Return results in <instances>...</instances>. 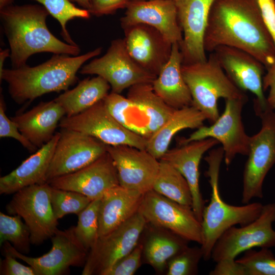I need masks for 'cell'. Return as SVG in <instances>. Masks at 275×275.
Masks as SVG:
<instances>
[{
	"mask_svg": "<svg viewBox=\"0 0 275 275\" xmlns=\"http://www.w3.org/2000/svg\"><path fill=\"white\" fill-rule=\"evenodd\" d=\"M205 51L220 46L244 50L268 69L275 62V44L263 20L258 0H214L204 40Z\"/></svg>",
	"mask_w": 275,
	"mask_h": 275,
	"instance_id": "1",
	"label": "cell"
},
{
	"mask_svg": "<svg viewBox=\"0 0 275 275\" xmlns=\"http://www.w3.org/2000/svg\"><path fill=\"white\" fill-rule=\"evenodd\" d=\"M48 12L42 5H9L0 9V17L10 50L12 68L26 65L30 57L39 52L78 56L79 46L64 43L49 30Z\"/></svg>",
	"mask_w": 275,
	"mask_h": 275,
	"instance_id": "2",
	"label": "cell"
},
{
	"mask_svg": "<svg viewBox=\"0 0 275 275\" xmlns=\"http://www.w3.org/2000/svg\"><path fill=\"white\" fill-rule=\"evenodd\" d=\"M101 51L102 48L98 47L80 56L54 54L36 66L26 65L18 68L4 69L0 74L1 81L4 80L8 83L9 93L15 102H31L44 94L68 90L77 81L76 73L82 65Z\"/></svg>",
	"mask_w": 275,
	"mask_h": 275,
	"instance_id": "3",
	"label": "cell"
},
{
	"mask_svg": "<svg viewBox=\"0 0 275 275\" xmlns=\"http://www.w3.org/2000/svg\"><path fill=\"white\" fill-rule=\"evenodd\" d=\"M222 147L209 151L204 158L208 165L206 175L209 178L211 197L202 213L201 226L203 259H211L213 248L221 236L236 225L243 226L255 220L261 214L263 205L259 202L234 206L226 203L220 195L218 179L219 170L224 159Z\"/></svg>",
	"mask_w": 275,
	"mask_h": 275,
	"instance_id": "4",
	"label": "cell"
},
{
	"mask_svg": "<svg viewBox=\"0 0 275 275\" xmlns=\"http://www.w3.org/2000/svg\"><path fill=\"white\" fill-rule=\"evenodd\" d=\"M107 110L120 123L148 139L174 112L154 92L152 84L129 88L127 97L109 93L103 100Z\"/></svg>",
	"mask_w": 275,
	"mask_h": 275,
	"instance_id": "5",
	"label": "cell"
},
{
	"mask_svg": "<svg viewBox=\"0 0 275 275\" xmlns=\"http://www.w3.org/2000/svg\"><path fill=\"white\" fill-rule=\"evenodd\" d=\"M181 72L191 95L192 105L211 124L219 116L217 107L219 98H248L228 77L213 52L204 62L182 64Z\"/></svg>",
	"mask_w": 275,
	"mask_h": 275,
	"instance_id": "6",
	"label": "cell"
},
{
	"mask_svg": "<svg viewBox=\"0 0 275 275\" xmlns=\"http://www.w3.org/2000/svg\"><path fill=\"white\" fill-rule=\"evenodd\" d=\"M260 130L250 138L249 151L243 173L241 202L262 198L265 178L275 163V111L268 108L256 114Z\"/></svg>",
	"mask_w": 275,
	"mask_h": 275,
	"instance_id": "7",
	"label": "cell"
},
{
	"mask_svg": "<svg viewBox=\"0 0 275 275\" xmlns=\"http://www.w3.org/2000/svg\"><path fill=\"white\" fill-rule=\"evenodd\" d=\"M48 183L24 187L14 194L6 206L10 215H19L29 227L32 244L40 245L59 230L51 204Z\"/></svg>",
	"mask_w": 275,
	"mask_h": 275,
	"instance_id": "8",
	"label": "cell"
},
{
	"mask_svg": "<svg viewBox=\"0 0 275 275\" xmlns=\"http://www.w3.org/2000/svg\"><path fill=\"white\" fill-rule=\"evenodd\" d=\"M79 72L102 77L110 85L111 92L118 94L137 84H152L157 77L132 59L124 38L113 40L104 55L82 66Z\"/></svg>",
	"mask_w": 275,
	"mask_h": 275,
	"instance_id": "9",
	"label": "cell"
},
{
	"mask_svg": "<svg viewBox=\"0 0 275 275\" xmlns=\"http://www.w3.org/2000/svg\"><path fill=\"white\" fill-rule=\"evenodd\" d=\"M59 126L93 136L107 145H125L146 150L148 139L120 123L103 100L78 115L64 117Z\"/></svg>",
	"mask_w": 275,
	"mask_h": 275,
	"instance_id": "10",
	"label": "cell"
},
{
	"mask_svg": "<svg viewBox=\"0 0 275 275\" xmlns=\"http://www.w3.org/2000/svg\"><path fill=\"white\" fill-rule=\"evenodd\" d=\"M147 224L138 211L126 222L97 239L88 252L82 275H103L138 244Z\"/></svg>",
	"mask_w": 275,
	"mask_h": 275,
	"instance_id": "11",
	"label": "cell"
},
{
	"mask_svg": "<svg viewBox=\"0 0 275 275\" xmlns=\"http://www.w3.org/2000/svg\"><path fill=\"white\" fill-rule=\"evenodd\" d=\"M139 211L146 222L189 241L202 243L201 222L191 207L181 204L152 189L144 194Z\"/></svg>",
	"mask_w": 275,
	"mask_h": 275,
	"instance_id": "12",
	"label": "cell"
},
{
	"mask_svg": "<svg viewBox=\"0 0 275 275\" xmlns=\"http://www.w3.org/2000/svg\"><path fill=\"white\" fill-rule=\"evenodd\" d=\"M248 98L226 99L223 114L209 126L199 128L187 138H181L179 145L206 138H213L221 143L224 159L229 167L237 154L248 155L250 136L245 132L242 121V110Z\"/></svg>",
	"mask_w": 275,
	"mask_h": 275,
	"instance_id": "13",
	"label": "cell"
},
{
	"mask_svg": "<svg viewBox=\"0 0 275 275\" xmlns=\"http://www.w3.org/2000/svg\"><path fill=\"white\" fill-rule=\"evenodd\" d=\"M275 203L263 205L260 215L240 227L227 230L215 243L211 259L216 262L227 258L236 259L240 254L256 247H275Z\"/></svg>",
	"mask_w": 275,
	"mask_h": 275,
	"instance_id": "14",
	"label": "cell"
},
{
	"mask_svg": "<svg viewBox=\"0 0 275 275\" xmlns=\"http://www.w3.org/2000/svg\"><path fill=\"white\" fill-rule=\"evenodd\" d=\"M74 228L72 226L63 231L58 230L50 238L51 250L42 256H26L8 241L2 245V253L23 261L35 269L37 275L63 274L71 266H84L88 254L76 238Z\"/></svg>",
	"mask_w": 275,
	"mask_h": 275,
	"instance_id": "15",
	"label": "cell"
},
{
	"mask_svg": "<svg viewBox=\"0 0 275 275\" xmlns=\"http://www.w3.org/2000/svg\"><path fill=\"white\" fill-rule=\"evenodd\" d=\"M47 171L46 182L77 171L107 152V145L86 134L61 128Z\"/></svg>",
	"mask_w": 275,
	"mask_h": 275,
	"instance_id": "16",
	"label": "cell"
},
{
	"mask_svg": "<svg viewBox=\"0 0 275 275\" xmlns=\"http://www.w3.org/2000/svg\"><path fill=\"white\" fill-rule=\"evenodd\" d=\"M213 52L233 83L240 90L249 91L256 96L254 100L256 114L268 108L263 88L264 66L250 53L237 48L220 46Z\"/></svg>",
	"mask_w": 275,
	"mask_h": 275,
	"instance_id": "17",
	"label": "cell"
},
{
	"mask_svg": "<svg viewBox=\"0 0 275 275\" xmlns=\"http://www.w3.org/2000/svg\"><path fill=\"white\" fill-rule=\"evenodd\" d=\"M116 166L119 185L143 194L151 190L157 175L159 160L146 149L128 145H107Z\"/></svg>",
	"mask_w": 275,
	"mask_h": 275,
	"instance_id": "18",
	"label": "cell"
},
{
	"mask_svg": "<svg viewBox=\"0 0 275 275\" xmlns=\"http://www.w3.org/2000/svg\"><path fill=\"white\" fill-rule=\"evenodd\" d=\"M183 34L179 45L182 64L205 61L203 40L209 14L214 0H173Z\"/></svg>",
	"mask_w": 275,
	"mask_h": 275,
	"instance_id": "19",
	"label": "cell"
},
{
	"mask_svg": "<svg viewBox=\"0 0 275 275\" xmlns=\"http://www.w3.org/2000/svg\"><path fill=\"white\" fill-rule=\"evenodd\" d=\"M48 183L53 188L76 191L92 200L100 199L107 190L119 185L116 166L107 151L87 166Z\"/></svg>",
	"mask_w": 275,
	"mask_h": 275,
	"instance_id": "20",
	"label": "cell"
},
{
	"mask_svg": "<svg viewBox=\"0 0 275 275\" xmlns=\"http://www.w3.org/2000/svg\"><path fill=\"white\" fill-rule=\"evenodd\" d=\"M125 8L124 16L120 19L122 28L146 24L158 31L172 44L182 42L183 34L173 0L129 1Z\"/></svg>",
	"mask_w": 275,
	"mask_h": 275,
	"instance_id": "21",
	"label": "cell"
},
{
	"mask_svg": "<svg viewBox=\"0 0 275 275\" xmlns=\"http://www.w3.org/2000/svg\"><path fill=\"white\" fill-rule=\"evenodd\" d=\"M127 50L143 68L157 76L169 61L172 44L154 28L137 24L122 28Z\"/></svg>",
	"mask_w": 275,
	"mask_h": 275,
	"instance_id": "22",
	"label": "cell"
},
{
	"mask_svg": "<svg viewBox=\"0 0 275 275\" xmlns=\"http://www.w3.org/2000/svg\"><path fill=\"white\" fill-rule=\"evenodd\" d=\"M219 143L211 138L192 141L168 149L160 159L172 165L187 180L192 195V208L201 222L205 201L200 188L199 166L204 154Z\"/></svg>",
	"mask_w": 275,
	"mask_h": 275,
	"instance_id": "23",
	"label": "cell"
},
{
	"mask_svg": "<svg viewBox=\"0 0 275 275\" xmlns=\"http://www.w3.org/2000/svg\"><path fill=\"white\" fill-rule=\"evenodd\" d=\"M65 115L64 109L54 99L41 102L30 111L10 118L22 134L39 149L52 139Z\"/></svg>",
	"mask_w": 275,
	"mask_h": 275,
	"instance_id": "24",
	"label": "cell"
},
{
	"mask_svg": "<svg viewBox=\"0 0 275 275\" xmlns=\"http://www.w3.org/2000/svg\"><path fill=\"white\" fill-rule=\"evenodd\" d=\"M60 132L23 161L15 170L0 178V194L9 195L27 186L47 183L46 175Z\"/></svg>",
	"mask_w": 275,
	"mask_h": 275,
	"instance_id": "25",
	"label": "cell"
},
{
	"mask_svg": "<svg viewBox=\"0 0 275 275\" xmlns=\"http://www.w3.org/2000/svg\"><path fill=\"white\" fill-rule=\"evenodd\" d=\"M143 195L120 185L105 191L99 204L98 237L108 234L138 212Z\"/></svg>",
	"mask_w": 275,
	"mask_h": 275,
	"instance_id": "26",
	"label": "cell"
},
{
	"mask_svg": "<svg viewBox=\"0 0 275 275\" xmlns=\"http://www.w3.org/2000/svg\"><path fill=\"white\" fill-rule=\"evenodd\" d=\"M179 44H172L170 58L152 84L155 94L168 106L177 109L192 105V97L181 72Z\"/></svg>",
	"mask_w": 275,
	"mask_h": 275,
	"instance_id": "27",
	"label": "cell"
},
{
	"mask_svg": "<svg viewBox=\"0 0 275 275\" xmlns=\"http://www.w3.org/2000/svg\"><path fill=\"white\" fill-rule=\"evenodd\" d=\"M205 116L193 105L177 109L166 122L147 141L146 150L160 159L169 149L175 134L187 128L198 129L203 126Z\"/></svg>",
	"mask_w": 275,
	"mask_h": 275,
	"instance_id": "28",
	"label": "cell"
},
{
	"mask_svg": "<svg viewBox=\"0 0 275 275\" xmlns=\"http://www.w3.org/2000/svg\"><path fill=\"white\" fill-rule=\"evenodd\" d=\"M111 88L105 79L97 75L80 81L75 88L64 91L54 100L64 109L66 116L71 117L103 100Z\"/></svg>",
	"mask_w": 275,
	"mask_h": 275,
	"instance_id": "29",
	"label": "cell"
},
{
	"mask_svg": "<svg viewBox=\"0 0 275 275\" xmlns=\"http://www.w3.org/2000/svg\"><path fill=\"white\" fill-rule=\"evenodd\" d=\"M150 225V233L143 244V255L147 263L158 272H162L169 260L188 246V241L168 230Z\"/></svg>",
	"mask_w": 275,
	"mask_h": 275,
	"instance_id": "30",
	"label": "cell"
},
{
	"mask_svg": "<svg viewBox=\"0 0 275 275\" xmlns=\"http://www.w3.org/2000/svg\"><path fill=\"white\" fill-rule=\"evenodd\" d=\"M152 189L168 199L192 207V195L187 180L178 170L163 160L159 159Z\"/></svg>",
	"mask_w": 275,
	"mask_h": 275,
	"instance_id": "31",
	"label": "cell"
},
{
	"mask_svg": "<svg viewBox=\"0 0 275 275\" xmlns=\"http://www.w3.org/2000/svg\"><path fill=\"white\" fill-rule=\"evenodd\" d=\"M9 242L22 254H28L31 244L30 231L18 215H7L0 212V245Z\"/></svg>",
	"mask_w": 275,
	"mask_h": 275,
	"instance_id": "32",
	"label": "cell"
},
{
	"mask_svg": "<svg viewBox=\"0 0 275 275\" xmlns=\"http://www.w3.org/2000/svg\"><path fill=\"white\" fill-rule=\"evenodd\" d=\"M100 199L92 200L79 214L77 225L74 228L76 238L88 252L98 238V212Z\"/></svg>",
	"mask_w": 275,
	"mask_h": 275,
	"instance_id": "33",
	"label": "cell"
},
{
	"mask_svg": "<svg viewBox=\"0 0 275 275\" xmlns=\"http://www.w3.org/2000/svg\"><path fill=\"white\" fill-rule=\"evenodd\" d=\"M41 4L60 23L63 39L69 44L76 45L66 28L67 22L74 18L89 19V11L76 7L70 0H33Z\"/></svg>",
	"mask_w": 275,
	"mask_h": 275,
	"instance_id": "34",
	"label": "cell"
},
{
	"mask_svg": "<svg viewBox=\"0 0 275 275\" xmlns=\"http://www.w3.org/2000/svg\"><path fill=\"white\" fill-rule=\"evenodd\" d=\"M50 201L54 215L59 220L68 214L78 215L92 200L76 191L51 187Z\"/></svg>",
	"mask_w": 275,
	"mask_h": 275,
	"instance_id": "35",
	"label": "cell"
},
{
	"mask_svg": "<svg viewBox=\"0 0 275 275\" xmlns=\"http://www.w3.org/2000/svg\"><path fill=\"white\" fill-rule=\"evenodd\" d=\"M244 253L236 260L245 266L248 275H275V257L269 248L252 249Z\"/></svg>",
	"mask_w": 275,
	"mask_h": 275,
	"instance_id": "36",
	"label": "cell"
},
{
	"mask_svg": "<svg viewBox=\"0 0 275 275\" xmlns=\"http://www.w3.org/2000/svg\"><path fill=\"white\" fill-rule=\"evenodd\" d=\"M203 256L201 247L190 248L188 246L169 260L166 274H197L198 272V264Z\"/></svg>",
	"mask_w": 275,
	"mask_h": 275,
	"instance_id": "37",
	"label": "cell"
},
{
	"mask_svg": "<svg viewBox=\"0 0 275 275\" xmlns=\"http://www.w3.org/2000/svg\"><path fill=\"white\" fill-rule=\"evenodd\" d=\"M6 103L3 95L0 98V137L11 138L19 142L30 152L34 153L38 149L20 132L16 123L6 114Z\"/></svg>",
	"mask_w": 275,
	"mask_h": 275,
	"instance_id": "38",
	"label": "cell"
},
{
	"mask_svg": "<svg viewBox=\"0 0 275 275\" xmlns=\"http://www.w3.org/2000/svg\"><path fill=\"white\" fill-rule=\"evenodd\" d=\"M143 243L139 242L129 253L117 261L103 275H133L141 265Z\"/></svg>",
	"mask_w": 275,
	"mask_h": 275,
	"instance_id": "39",
	"label": "cell"
},
{
	"mask_svg": "<svg viewBox=\"0 0 275 275\" xmlns=\"http://www.w3.org/2000/svg\"><path fill=\"white\" fill-rule=\"evenodd\" d=\"M4 259L1 261V275H37L31 266H25L8 254H3Z\"/></svg>",
	"mask_w": 275,
	"mask_h": 275,
	"instance_id": "40",
	"label": "cell"
},
{
	"mask_svg": "<svg viewBox=\"0 0 275 275\" xmlns=\"http://www.w3.org/2000/svg\"><path fill=\"white\" fill-rule=\"evenodd\" d=\"M130 0H90L88 9L91 14L97 16L113 14L119 9L126 8Z\"/></svg>",
	"mask_w": 275,
	"mask_h": 275,
	"instance_id": "41",
	"label": "cell"
},
{
	"mask_svg": "<svg viewBox=\"0 0 275 275\" xmlns=\"http://www.w3.org/2000/svg\"><path fill=\"white\" fill-rule=\"evenodd\" d=\"M216 263L214 268L209 272L210 275H248L245 266L236 259H224Z\"/></svg>",
	"mask_w": 275,
	"mask_h": 275,
	"instance_id": "42",
	"label": "cell"
},
{
	"mask_svg": "<svg viewBox=\"0 0 275 275\" xmlns=\"http://www.w3.org/2000/svg\"><path fill=\"white\" fill-rule=\"evenodd\" d=\"M263 20L275 44V1L258 0Z\"/></svg>",
	"mask_w": 275,
	"mask_h": 275,
	"instance_id": "43",
	"label": "cell"
},
{
	"mask_svg": "<svg viewBox=\"0 0 275 275\" xmlns=\"http://www.w3.org/2000/svg\"><path fill=\"white\" fill-rule=\"evenodd\" d=\"M267 70V73L263 77V88L264 91L269 89V94L266 98L267 106L275 111V62Z\"/></svg>",
	"mask_w": 275,
	"mask_h": 275,
	"instance_id": "44",
	"label": "cell"
},
{
	"mask_svg": "<svg viewBox=\"0 0 275 275\" xmlns=\"http://www.w3.org/2000/svg\"><path fill=\"white\" fill-rule=\"evenodd\" d=\"M10 56V50L9 49H1L0 51V74L2 73L4 68L5 60Z\"/></svg>",
	"mask_w": 275,
	"mask_h": 275,
	"instance_id": "45",
	"label": "cell"
},
{
	"mask_svg": "<svg viewBox=\"0 0 275 275\" xmlns=\"http://www.w3.org/2000/svg\"><path fill=\"white\" fill-rule=\"evenodd\" d=\"M76 3L78 5L85 9L88 10L90 8V0H70Z\"/></svg>",
	"mask_w": 275,
	"mask_h": 275,
	"instance_id": "46",
	"label": "cell"
},
{
	"mask_svg": "<svg viewBox=\"0 0 275 275\" xmlns=\"http://www.w3.org/2000/svg\"><path fill=\"white\" fill-rule=\"evenodd\" d=\"M14 0H0V9L12 5Z\"/></svg>",
	"mask_w": 275,
	"mask_h": 275,
	"instance_id": "47",
	"label": "cell"
},
{
	"mask_svg": "<svg viewBox=\"0 0 275 275\" xmlns=\"http://www.w3.org/2000/svg\"><path fill=\"white\" fill-rule=\"evenodd\" d=\"M130 1H134V0H130Z\"/></svg>",
	"mask_w": 275,
	"mask_h": 275,
	"instance_id": "48",
	"label": "cell"
}]
</instances>
